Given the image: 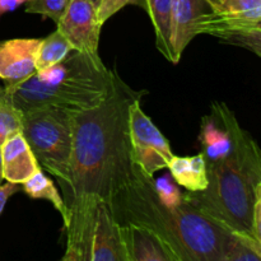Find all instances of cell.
<instances>
[{
	"mask_svg": "<svg viewBox=\"0 0 261 261\" xmlns=\"http://www.w3.org/2000/svg\"><path fill=\"white\" fill-rule=\"evenodd\" d=\"M142 97L117 78L112 93L99 106L73 114V150L68 175L60 184L68 211L66 250L63 261H88L97 208L110 205L129 176L130 105Z\"/></svg>",
	"mask_w": 261,
	"mask_h": 261,
	"instance_id": "6da1fadb",
	"label": "cell"
},
{
	"mask_svg": "<svg viewBox=\"0 0 261 261\" xmlns=\"http://www.w3.org/2000/svg\"><path fill=\"white\" fill-rule=\"evenodd\" d=\"M119 224L134 223L157 233L178 261H260L261 245L228 231L185 198L163 203L154 178L137 163L109 205Z\"/></svg>",
	"mask_w": 261,
	"mask_h": 261,
	"instance_id": "7a4b0ae2",
	"label": "cell"
},
{
	"mask_svg": "<svg viewBox=\"0 0 261 261\" xmlns=\"http://www.w3.org/2000/svg\"><path fill=\"white\" fill-rule=\"evenodd\" d=\"M228 124L233 142L229 154L206 167L208 186L203 191H186L184 198L226 229L257 242L252 237V218L261 196L260 149L232 111Z\"/></svg>",
	"mask_w": 261,
	"mask_h": 261,
	"instance_id": "3957f363",
	"label": "cell"
},
{
	"mask_svg": "<svg viewBox=\"0 0 261 261\" xmlns=\"http://www.w3.org/2000/svg\"><path fill=\"white\" fill-rule=\"evenodd\" d=\"M119 75L102 61L73 50L63 61L0 91L20 111L53 106L82 112L99 106L115 89Z\"/></svg>",
	"mask_w": 261,
	"mask_h": 261,
	"instance_id": "277c9868",
	"label": "cell"
},
{
	"mask_svg": "<svg viewBox=\"0 0 261 261\" xmlns=\"http://www.w3.org/2000/svg\"><path fill=\"white\" fill-rule=\"evenodd\" d=\"M73 114L68 110L41 106L22 111V134L40 167L58 178L68 175L73 150Z\"/></svg>",
	"mask_w": 261,
	"mask_h": 261,
	"instance_id": "5b68a950",
	"label": "cell"
},
{
	"mask_svg": "<svg viewBox=\"0 0 261 261\" xmlns=\"http://www.w3.org/2000/svg\"><path fill=\"white\" fill-rule=\"evenodd\" d=\"M209 12L195 24V35H211L261 56V0H206Z\"/></svg>",
	"mask_w": 261,
	"mask_h": 261,
	"instance_id": "8992f818",
	"label": "cell"
},
{
	"mask_svg": "<svg viewBox=\"0 0 261 261\" xmlns=\"http://www.w3.org/2000/svg\"><path fill=\"white\" fill-rule=\"evenodd\" d=\"M127 129L133 162L152 176L167 168L175 154L165 135L153 124L152 119L143 112L140 97L130 105Z\"/></svg>",
	"mask_w": 261,
	"mask_h": 261,
	"instance_id": "52a82bcc",
	"label": "cell"
},
{
	"mask_svg": "<svg viewBox=\"0 0 261 261\" xmlns=\"http://www.w3.org/2000/svg\"><path fill=\"white\" fill-rule=\"evenodd\" d=\"M56 25L73 50L102 61L98 53L102 24L91 0H70Z\"/></svg>",
	"mask_w": 261,
	"mask_h": 261,
	"instance_id": "ba28073f",
	"label": "cell"
},
{
	"mask_svg": "<svg viewBox=\"0 0 261 261\" xmlns=\"http://www.w3.org/2000/svg\"><path fill=\"white\" fill-rule=\"evenodd\" d=\"M41 38H13L0 42V79L14 86L36 73Z\"/></svg>",
	"mask_w": 261,
	"mask_h": 261,
	"instance_id": "9c48e42d",
	"label": "cell"
},
{
	"mask_svg": "<svg viewBox=\"0 0 261 261\" xmlns=\"http://www.w3.org/2000/svg\"><path fill=\"white\" fill-rule=\"evenodd\" d=\"M88 261H127L120 224L105 203L96 212Z\"/></svg>",
	"mask_w": 261,
	"mask_h": 261,
	"instance_id": "30bf717a",
	"label": "cell"
},
{
	"mask_svg": "<svg viewBox=\"0 0 261 261\" xmlns=\"http://www.w3.org/2000/svg\"><path fill=\"white\" fill-rule=\"evenodd\" d=\"M209 12L206 0H171L170 42L177 64L189 43L196 37L195 24Z\"/></svg>",
	"mask_w": 261,
	"mask_h": 261,
	"instance_id": "8fae6325",
	"label": "cell"
},
{
	"mask_svg": "<svg viewBox=\"0 0 261 261\" xmlns=\"http://www.w3.org/2000/svg\"><path fill=\"white\" fill-rule=\"evenodd\" d=\"M127 261H178L165 241L150 229L134 223L120 224Z\"/></svg>",
	"mask_w": 261,
	"mask_h": 261,
	"instance_id": "7c38bea8",
	"label": "cell"
},
{
	"mask_svg": "<svg viewBox=\"0 0 261 261\" xmlns=\"http://www.w3.org/2000/svg\"><path fill=\"white\" fill-rule=\"evenodd\" d=\"M0 150L3 178L8 182L22 185L41 168L22 133L8 138Z\"/></svg>",
	"mask_w": 261,
	"mask_h": 261,
	"instance_id": "4fadbf2b",
	"label": "cell"
},
{
	"mask_svg": "<svg viewBox=\"0 0 261 261\" xmlns=\"http://www.w3.org/2000/svg\"><path fill=\"white\" fill-rule=\"evenodd\" d=\"M167 168L175 182L189 193L203 191L208 186L206 165L201 153L188 157L173 155Z\"/></svg>",
	"mask_w": 261,
	"mask_h": 261,
	"instance_id": "5bb4252c",
	"label": "cell"
},
{
	"mask_svg": "<svg viewBox=\"0 0 261 261\" xmlns=\"http://www.w3.org/2000/svg\"><path fill=\"white\" fill-rule=\"evenodd\" d=\"M132 5H137L145 10L154 28L157 50L162 54L163 58L175 64L170 42L171 0H133Z\"/></svg>",
	"mask_w": 261,
	"mask_h": 261,
	"instance_id": "9a60e30c",
	"label": "cell"
},
{
	"mask_svg": "<svg viewBox=\"0 0 261 261\" xmlns=\"http://www.w3.org/2000/svg\"><path fill=\"white\" fill-rule=\"evenodd\" d=\"M22 190L32 199H43L50 201L54 208L60 213L64 221V226L68 222V211H66L65 203H64L63 195L58 188L55 186L53 180L43 173V171L38 170L31 178L22 184Z\"/></svg>",
	"mask_w": 261,
	"mask_h": 261,
	"instance_id": "2e32d148",
	"label": "cell"
},
{
	"mask_svg": "<svg viewBox=\"0 0 261 261\" xmlns=\"http://www.w3.org/2000/svg\"><path fill=\"white\" fill-rule=\"evenodd\" d=\"M71 51H73V47L69 41L56 28L47 37L41 38L37 58H36V71H43L56 65L63 61Z\"/></svg>",
	"mask_w": 261,
	"mask_h": 261,
	"instance_id": "e0dca14e",
	"label": "cell"
},
{
	"mask_svg": "<svg viewBox=\"0 0 261 261\" xmlns=\"http://www.w3.org/2000/svg\"><path fill=\"white\" fill-rule=\"evenodd\" d=\"M18 133H22V111L0 91V147Z\"/></svg>",
	"mask_w": 261,
	"mask_h": 261,
	"instance_id": "ac0fdd59",
	"label": "cell"
},
{
	"mask_svg": "<svg viewBox=\"0 0 261 261\" xmlns=\"http://www.w3.org/2000/svg\"><path fill=\"white\" fill-rule=\"evenodd\" d=\"M69 2L70 0H28L25 13L40 14L43 18H50L51 20L58 23Z\"/></svg>",
	"mask_w": 261,
	"mask_h": 261,
	"instance_id": "d6986e66",
	"label": "cell"
},
{
	"mask_svg": "<svg viewBox=\"0 0 261 261\" xmlns=\"http://www.w3.org/2000/svg\"><path fill=\"white\" fill-rule=\"evenodd\" d=\"M154 184L155 191H157L158 196L163 203L168 204V205H175V204H180L184 200V193H181L180 189L173 185L166 177L154 180Z\"/></svg>",
	"mask_w": 261,
	"mask_h": 261,
	"instance_id": "ffe728a7",
	"label": "cell"
},
{
	"mask_svg": "<svg viewBox=\"0 0 261 261\" xmlns=\"http://www.w3.org/2000/svg\"><path fill=\"white\" fill-rule=\"evenodd\" d=\"M133 0H99V4L97 7V15L98 20L102 25L105 22L114 17L119 10L126 7L127 4H132Z\"/></svg>",
	"mask_w": 261,
	"mask_h": 261,
	"instance_id": "44dd1931",
	"label": "cell"
},
{
	"mask_svg": "<svg viewBox=\"0 0 261 261\" xmlns=\"http://www.w3.org/2000/svg\"><path fill=\"white\" fill-rule=\"evenodd\" d=\"M20 189L18 184L8 182L4 185H0V214L4 211L5 205H7V201L9 200L10 196H13L14 194L19 193Z\"/></svg>",
	"mask_w": 261,
	"mask_h": 261,
	"instance_id": "7402d4cb",
	"label": "cell"
},
{
	"mask_svg": "<svg viewBox=\"0 0 261 261\" xmlns=\"http://www.w3.org/2000/svg\"><path fill=\"white\" fill-rule=\"evenodd\" d=\"M28 0H0V15L5 14L8 12H12L19 5L24 4Z\"/></svg>",
	"mask_w": 261,
	"mask_h": 261,
	"instance_id": "603a6c76",
	"label": "cell"
},
{
	"mask_svg": "<svg viewBox=\"0 0 261 261\" xmlns=\"http://www.w3.org/2000/svg\"><path fill=\"white\" fill-rule=\"evenodd\" d=\"M4 180L3 178V167H2V150H0V185H2V181Z\"/></svg>",
	"mask_w": 261,
	"mask_h": 261,
	"instance_id": "cb8c5ba5",
	"label": "cell"
},
{
	"mask_svg": "<svg viewBox=\"0 0 261 261\" xmlns=\"http://www.w3.org/2000/svg\"><path fill=\"white\" fill-rule=\"evenodd\" d=\"M92 3H93L94 5H96V7H98V4H99V0H91Z\"/></svg>",
	"mask_w": 261,
	"mask_h": 261,
	"instance_id": "d4e9b609",
	"label": "cell"
}]
</instances>
